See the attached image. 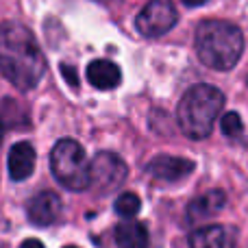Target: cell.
Wrapping results in <instances>:
<instances>
[{
	"mask_svg": "<svg viewBox=\"0 0 248 248\" xmlns=\"http://www.w3.org/2000/svg\"><path fill=\"white\" fill-rule=\"evenodd\" d=\"M224 107V94L214 85H194L176 107V122L189 140H205Z\"/></svg>",
	"mask_w": 248,
	"mask_h": 248,
	"instance_id": "obj_3",
	"label": "cell"
},
{
	"mask_svg": "<svg viewBox=\"0 0 248 248\" xmlns=\"http://www.w3.org/2000/svg\"><path fill=\"white\" fill-rule=\"evenodd\" d=\"M65 248H78V246H65Z\"/></svg>",
	"mask_w": 248,
	"mask_h": 248,
	"instance_id": "obj_20",
	"label": "cell"
},
{
	"mask_svg": "<svg viewBox=\"0 0 248 248\" xmlns=\"http://www.w3.org/2000/svg\"><path fill=\"white\" fill-rule=\"evenodd\" d=\"M61 214V198L55 192H39L26 205V216L35 227H50Z\"/></svg>",
	"mask_w": 248,
	"mask_h": 248,
	"instance_id": "obj_8",
	"label": "cell"
},
{
	"mask_svg": "<svg viewBox=\"0 0 248 248\" xmlns=\"http://www.w3.org/2000/svg\"><path fill=\"white\" fill-rule=\"evenodd\" d=\"M116 244L118 248H148V231L141 222L128 218L116 227Z\"/></svg>",
	"mask_w": 248,
	"mask_h": 248,
	"instance_id": "obj_13",
	"label": "cell"
},
{
	"mask_svg": "<svg viewBox=\"0 0 248 248\" xmlns=\"http://www.w3.org/2000/svg\"><path fill=\"white\" fill-rule=\"evenodd\" d=\"M126 172V163L116 153H98L90 163V185H94L98 192H111L124 183Z\"/></svg>",
	"mask_w": 248,
	"mask_h": 248,
	"instance_id": "obj_6",
	"label": "cell"
},
{
	"mask_svg": "<svg viewBox=\"0 0 248 248\" xmlns=\"http://www.w3.org/2000/svg\"><path fill=\"white\" fill-rule=\"evenodd\" d=\"M181 2H183L185 7L194 9V7H202V4H205V2H209V0H181Z\"/></svg>",
	"mask_w": 248,
	"mask_h": 248,
	"instance_id": "obj_19",
	"label": "cell"
},
{
	"mask_svg": "<svg viewBox=\"0 0 248 248\" xmlns=\"http://www.w3.org/2000/svg\"><path fill=\"white\" fill-rule=\"evenodd\" d=\"M196 52L207 68L227 72L244 52V35L227 20H205L196 29Z\"/></svg>",
	"mask_w": 248,
	"mask_h": 248,
	"instance_id": "obj_2",
	"label": "cell"
},
{
	"mask_svg": "<svg viewBox=\"0 0 248 248\" xmlns=\"http://www.w3.org/2000/svg\"><path fill=\"white\" fill-rule=\"evenodd\" d=\"M87 81L96 90H113L120 85L122 72L113 61L109 59H96L87 65Z\"/></svg>",
	"mask_w": 248,
	"mask_h": 248,
	"instance_id": "obj_12",
	"label": "cell"
},
{
	"mask_svg": "<svg viewBox=\"0 0 248 248\" xmlns=\"http://www.w3.org/2000/svg\"><path fill=\"white\" fill-rule=\"evenodd\" d=\"M50 170L52 176L70 192H83L90 187V161L77 140H59L50 150Z\"/></svg>",
	"mask_w": 248,
	"mask_h": 248,
	"instance_id": "obj_4",
	"label": "cell"
},
{
	"mask_svg": "<svg viewBox=\"0 0 248 248\" xmlns=\"http://www.w3.org/2000/svg\"><path fill=\"white\" fill-rule=\"evenodd\" d=\"M61 72H63V77H65V81L70 83L72 87H78V77H77V72H74V68L72 65H61Z\"/></svg>",
	"mask_w": 248,
	"mask_h": 248,
	"instance_id": "obj_17",
	"label": "cell"
},
{
	"mask_svg": "<svg viewBox=\"0 0 248 248\" xmlns=\"http://www.w3.org/2000/svg\"><path fill=\"white\" fill-rule=\"evenodd\" d=\"M29 126V118L26 111L17 100L13 98H2L0 100V141L4 140V133L11 128H24Z\"/></svg>",
	"mask_w": 248,
	"mask_h": 248,
	"instance_id": "obj_14",
	"label": "cell"
},
{
	"mask_svg": "<svg viewBox=\"0 0 248 248\" xmlns=\"http://www.w3.org/2000/svg\"><path fill=\"white\" fill-rule=\"evenodd\" d=\"M113 209H116L118 216H122V218L128 220V218H133V216L140 214L141 201H140V196H137V194L124 192V194H120V196L116 198V202H113Z\"/></svg>",
	"mask_w": 248,
	"mask_h": 248,
	"instance_id": "obj_15",
	"label": "cell"
},
{
	"mask_svg": "<svg viewBox=\"0 0 248 248\" xmlns=\"http://www.w3.org/2000/svg\"><path fill=\"white\" fill-rule=\"evenodd\" d=\"M0 74L20 92L35 90L46 74V57L31 29L20 22L0 24Z\"/></svg>",
	"mask_w": 248,
	"mask_h": 248,
	"instance_id": "obj_1",
	"label": "cell"
},
{
	"mask_svg": "<svg viewBox=\"0 0 248 248\" xmlns=\"http://www.w3.org/2000/svg\"><path fill=\"white\" fill-rule=\"evenodd\" d=\"M7 170L13 181H26L35 170V148L29 141H17L11 146L7 157Z\"/></svg>",
	"mask_w": 248,
	"mask_h": 248,
	"instance_id": "obj_10",
	"label": "cell"
},
{
	"mask_svg": "<svg viewBox=\"0 0 248 248\" xmlns=\"http://www.w3.org/2000/svg\"><path fill=\"white\" fill-rule=\"evenodd\" d=\"M20 248H44V244L39 240H26L20 244Z\"/></svg>",
	"mask_w": 248,
	"mask_h": 248,
	"instance_id": "obj_18",
	"label": "cell"
},
{
	"mask_svg": "<svg viewBox=\"0 0 248 248\" xmlns=\"http://www.w3.org/2000/svg\"><path fill=\"white\" fill-rule=\"evenodd\" d=\"M220 128H222L224 135L235 137V135H240V133H242L244 124H242V118L237 116L235 111H229L227 116H222V120H220Z\"/></svg>",
	"mask_w": 248,
	"mask_h": 248,
	"instance_id": "obj_16",
	"label": "cell"
},
{
	"mask_svg": "<svg viewBox=\"0 0 248 248\" xmlns=\"http://www.w3.org/2000/svg\"><path fill=\"white\" fill-rule=\"evenodd\" d=\"M227 202V196H224L222 189H211V192H205L201 196H196L192 202L187 205V222L196 224L202 222V220H209L211 216H216Z\"/></svg>",
	"mask_w": 248,
	"mask_h": 248,
	"instance_id": "obj_11",
	"label": "cell"
},
{
	"mask_svg": "<svg viewBox=\"0 0 248 248\" xmlns=\"http://www.w3.org/2000/svg\"><path fill=\"white\" fill-rule=\"evenodd\" d=\"M189 248H235V235L224 224H209L189 235Z\"/></svg>",
	"mask_w": 248,
	"mask_h": 248,
	"instance_id": "obj_9",
	"label": "cell"
},
{
	"mask_svg": "<svg viewBox=\"0 0 248 248\" xmlns=\"http://www.w3.org/2000/svg\"><path fill=\"white\" fill-rule=\"evenodd\" d=\"M179 22V13L172 0H150L135 17V29L141 37H163Z\"/></svg>",
	"mask_w": 248,
	"mask_h": 248,
	"instance_id": "obj_5",
	"label": "cell"
},
{
	"mask_svg": "<svg viewBox=\"0 0 248 248\" xmlns=\"http://www.w3.org/2000/svg\"><path fill=\"white\" fill-rule=\"evenodd\" d=\"M150 176H155L157 181H166V183H179V181L187 179L196 166L192 159L185 157H174V155H157L155 159H150V163L146 166Z\"/></svg>",
	"mask_w": 248,
	"mask_h": 248,
	"instance_id": "obj_7",
	"label": "cell"
},
{
	"mask_svg": "<svg viewBox=\"0 0 248 248\" xmlns=\"http://www.w3.org/2000/svg\"><path fill=\"white\" fill-rule=\"evenodd\" d=\"M98 2H105V0H98Z\"/></svg>",
	"mask_w": 248,
	"mask_h": 248,
	"instance_id": "obj_21",
	"label": "cell"
}]
</instances>
